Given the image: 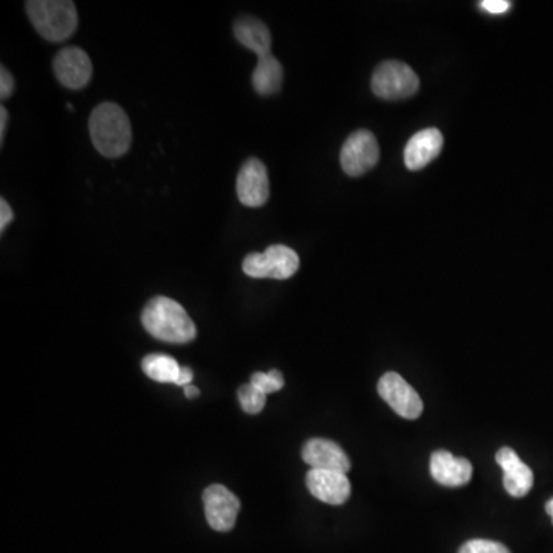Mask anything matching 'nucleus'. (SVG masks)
Returning a JSON list of instances; mask_svg holds the SVG:
<instances>
[{
	"label": "nucleus",
	"mask_w": 553,
	"mask_h": 553,
	"mask_svg": "<svg viewBox=\"0 0 553 553\" xmlns=\"http://www.w3.org/2000/svg\"><path fill=\"white\" fill-rule=\"evenodd\" d=\"M234 34L243 47L262 57L271 54L272 37L268 27L255 17H240L234 24Z\"/></svg>",
	"instance_id": "16"
},
{
	"label": "nucleus",
	"mask_w": 553,
	"mask_h": 553,
	"mask_svg": "<svg viewBox=\"0 0 553 553\" xmlns=\"http://www.w3.org/2000/svg\"><path fill=\"white\" fill-rule=\"evenodd\" d=\"M8 111L5 106L0 108V143H4L5 131H7Z\"/></svg>",
	"instance_id": "25"
},
{
	"label": "nucleus",
	"mask_w": 553,
	"mask_h": 553,
	"mask_svg": "<svg viewBox=\"0 0 553 553\" xmlns=\"http://www.w3.org/2000/svg\"><path fill=\"white\" fill-rule=\"evenodd\" d=\"M143 328L160 342L186 345L197 335L196 325L180 303L168 297H154L142 312Z\"/></svg>",
	"instance_id": "1"
},
{
	"label": "nucleus",
	"mask_w": 553,
	"mask_h": 553,
	"mask_svg": "<svg viewBox=\"0 0 553 553\" xmlns=\"http://www.w3.org/2000/svg\"><path fill=\"white\" fill-rule=\"evenodd\" d=\"M420 90V79L406 63L388 60L378 65L372 76V91L383 100H404Z\"/></svg>",
	"instance_id": "5"
},
{
	"label": "nucleus",
	"mask_w": 553,
	"mask_h": 553,
	"mask_svg": "<svg viewBox=\"0 0 553 553\" xmlns=\"http://www.w3.org/2000/svg\"><path fill=\"white\" fill-rule=\"evenodd\" d=\"M458 553H510V550L497 541L471 540L463 544Z\"/></svg>",
	"instance_id": "21"
},
{
	"label": "nucleus",
	"mask_w": 553,
	"mask_h": 553,
	"mask_svg": "<svg viewBox=\"0 0 553 553\" xmlns=\"http://www.w3.org/2000/svg\"><path fill=\"white\" fill-rule=\"evenodd\" d=\"M471 461L457 458L448 451H435L431 457V475L437 483L448 487H460L472 478Z\"/></svg>",
	"instance_id": "15"
},
{
	"label": "nucleus",
	"mask_w": 553,
	"mask_h": 553,
	"mask_svg": "<svg viewBox=\"0 0 553 553\" xmlns=\"http://www.w3.org/2000/svg\"><path fill=\"white\" fill-rule=\"evenodd\" d=\"M203 504H205L206 520L212 529L217 532H229L236 526L237 515L242 504L228 487L222 484L209 486L203 492Z\"/></svg>",
	"instance_id": "8"
},
{
	"label": "nucleus",
	"mask_w": 553,
	"mask_h": 553,
	"mask_svg": "<svg viewBox=\"0 0 553 553\" xmlns=\"http://www.w3.org/2000/svg\"><path fill=\"white\" fill-rule=\"evenodd\" d=\"M31 24L48 42H63L73 36L79 25L76 5L70 0H33L27 2Z\"/></svg>",
	"instance_id": "3"
},
{
	"label": "nucleus",
	"mask_w": 553,
	"mask_h": 553,
	"mask_svg": "<svg viewBox=\"0 0 553 553\" xmlns=\"http://www.w3.org/2000/svg\"><path fill=\"white\" fill-rule=\"evenodd\" d=\"M237 395H239L240 406L246 414H260L265 409L268 395L263 394L259 388H255L251 383L243 385Z\"/></svg>",
	"instance_id": "19"
},
{
	"label": "nucleus",
	"mask_w": 553,
	"mask_h": 553,
	"mask_svg": "<svg viewBox=\"0 0 553 553\" xmlns=\"http://www.w3.org/2000/svg\"><path fill=\"white\" fill-rule=\"evenodd\" d=\"M378 394L400 417L415 420L423 412V401L414 388L395 372H388L378 381Z\"/></svg>",
	"instance_id": "7"
},
{
	"label": "nucleus",
	"mask_w": 553,
	"mask_h": 553,
	"mask_svg": "<svg viewBox=\"0 0 553 553\" xmlns=\"http://www.w3.org/2000/svg\"><path fill=\"white\" fill-rule=\"evenodd\" d=\"M14 214L11 206L8 205L7 200H0V232H4L5 228L10 225L11 220H13Z\"/></svg>",
	"instance_id": "24"
},
{
	"label": "nucleus",
	"mask_w": 553,
	"mask_h": 553,
	"mask_svg": "<svg viewBox=\"0 0 553 553\" xmlns=\"http://www.w3.org/2000/svg\"><path fill=\"white\" fill-rule=\"evenodd\" d=\"M14 91V79L11 76L10 71L7 68L2 67L0 70V97L2 99H8Z\"/></svg>",
	"instance_id": "22"
},
{
	"label": "nucleus",
	"mask_w": 553,
	"mask_h": 553,
	"mask_svg": "<svg viewBox=\"0 0 553 553\" xmlns=\"http://www.w3.org/2000/svg\"><path fill=\"white\" fill-rule=\"evenodd\" d=\"M380 148L374 134L368 130H358L346 139L340 153V163L348 176L360 177L377 165Z\"/></svg>",
	"instance_id": "6"
},
{
	"label": "nucleus",
	"mask_w": 553,
	"mask_h": 553,
	"mask_svg": "<svg viewBox=\"0 0 553 553\" xmlns=\"http://www.w3.org/2000/svg\"><path fill=\"white\" fill-rule=\"evenodd\" d=\"M497 463L503 469V484L507 494L523 498L534 486V472L521 461L514 449L503 448L497 452Z\"/></svg>",
	"instance_id": "13"
},
{
	"label": "nucleus",
	"mask_w": 553,
	"mask_h": 553,
	"mask_svg": "<svg viewBox=\"0 0 553 553\" xmlns=\"http://www.w3.org/2000/svg\"><path fill=\"white\" fill-rule=\"evenodd\" d=\"M90 136L102 156L122 157L130 151L133 140L130 117L117 103H100L91 113Z\"/></svg>",
	"instance_id": "2"
},
{
	"label": "nucleus",
	"mask_w": 553,
	"mask_h": 553,
	"mask_svg": "<svg viewBox=\"0 0 553 553\" xmlns=\"http://www.w3.org/2000/svg\"><path fill=\"white\" fill-rule=\"evenodd\" d=\"M299 268V255L285 245L269 246L262 254L252 252L243 262V272L252 279H291Z\"/></svg>",
	"instance_id": "4"
},
{
	"label": "nucleus",
	"mask_w": 553,
	"mask_h": 553,
	"mask_svg": "<svg viewBox=\"0 0 553 553\" xmlns=\"http://www.w3.org/2000/svg\"><path fill=\"white\" fill-rule=\"evenodd\" d=\"M480 5L487 13L492 14H503L510 8V2L507 0H484V2H480Z\"/></svg>",
	"instance_id": "23"
},
{
	"label": "nucleus",
	"mask_w": 553,
	"mask_h": 553,
	"mask_svg": "<svg viewBox=\"0 0 553 553\" xmlns=\"http://www.w3.org/2000/svg\"><path fill=\"white\" fill-rule=\"evenodd\" d=\"M142 369L151 380L159 383H173L180 386L183 366H180L173 357L166 354L146 355L142 361Z\"/></svg>",
	"instance_id": "18"
},
{
	"label": "nucleus",
	"mask_w": 553,
	"mask_h": 553,
	"mask_svg": "<svg viewBox=\"0 0 553 553\" xmlns=\"http://www.w3.org/2000/svg\"><path fill=\"white\" fill-rule=\"evenodd\" d=\"M249 383L254 385L255 388H259L263 394L269 395L280 391L285 386V378H283L282 372L272 369L268 374H265V372H255V374H252Z\"/></svg>",
	"instance_id": "20"
},
{
	"label": "nucleus",
	"mask_w": 553,
	"mask_h": 553,
	"mask_svg": "<svg viewBox=\"0 0 553 553\" xmlns=\"http://www.w3.org/2000/svg\"><path fill=\"white\" fill-rule=\"evenodd\" d=\"M183 391H185V395L188 398H196L200 395V389H197L196 386H186V388H183Z\"/></svg>",
	"instance_id": "26"
},
{
	"label": "nucleus",
	"mask_w": 553,
	"mask_h": 553,
	"mask_svg": "<svg viewBox=\"0 0 553 553\" xmlns=\"http://www.w3.org/2000/svg\"><path fill=\"white\" fill-rule=\"evenodd\" d=\"M54 76L63 87L82 90L93 77V63L82 48L68 47L59 51L53 60Z\"/></svg>",
	"instance_id": "9"
},
{
	"label": "nucleus",
	"mask_w": 553,
	"mask_h": 553,
	"mask_svg": "<svg viewBox=\"0 0 553 553\" xmlns=\"http://www.w3.org/2000/svg\"><path fill=\"white\" fill-rule=\"evenodd\" d=\"M546 510H547V514H549V517L552 518V523H553V498L552 500L547 501Z\"/></svg>",
	"instance_id": "27"
},
{
	"label": "nucleus",
	"mask_w": 553,
	"mask_h": 553,
	"mask_svg": "<svg viewBox=\"0 0 553 553\" xmlns=\"http://www.w3.org/2000/svg\"><path fill=\"white\" fill-rule=\"evenodd\" d=\"M303 460L318 471H335L348 474L351 471V460L340 446L325 438H312L303 446Z\"/></svg>",
	"instance_id": "12"
},
{
	"label": "nucleus",
	"mask_w": 553,
	"mask_h": 553,
	"mask_svg": "<svg viewBox=\"0 0 553 553\" xmlns=\"http://www.w3.org/2000/svg\"><path fill=\"white\" fill-rule=\"evenodd\" d=\"M283 67L277 57L271 54L259 57L257 67L252 73V87L260 96H272L282 88Z\"/></svg>",
	"instance_id": "17"
},
{
	"label": "nucleus",
	"mask_w": 553,
	"mask_h": 553,
	"mask_svg": "<svg viewBox=\"0 0 553 553\" xmlns=\"http://www.w3.org/2000/svg\"><path fill=\"white\" fill-rule=\"evenodd\" d=\"M443 134L437 128L418 131L404 148V163L411 171L428 166L443 150Z\"/></svg>",
	"instance_id": "14"
},
{
	"label": "nucleus",
	"mask_w": 553,
	"mask_h": 553,
	"mask_svg": "<svg viewBox=\"0 0 553 553\" xmlns=\"http://www.w3.org/2000/svg\"><path fill=\"white\" fill-rule=\"evenodd\" d=\"M237 197L249 208H260L269 199V179L266 166L259 159H249L237 176Z\"/></svg>",
	"instance_id": "10"
},
{
	"label": "nucleus",
	"mask_w": 553,
	"mask_h": 553,
	"mask_svg": "<svg viewBox=\"0 0 553 553\" xmlns=\"http://www.w3.org/2000/svg\"><path fill=\"white\" fill-rule=\"evenodd\" d=\"M306 486L312 497L332 506L345 504L351 497V481L346 474L335 471L311 469L306 475Z\"/></svg>",
	"instance_id": "11"
}]
</instances>
